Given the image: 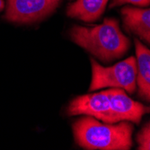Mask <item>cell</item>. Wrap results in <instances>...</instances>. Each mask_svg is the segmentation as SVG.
I'll return each instance as SVG.
<instances>
[{
	"mask_svg": "<svg viewBox=\"0 0 150 150\" xmlns=\"http://www.w3.org/2000/svg\"><path fill=\"white\" fill-rule=\"evenodd\" d=\"M71 40L103 63L123 57L130 46L115 18H105L100 24L75 25L69 30Z\"/></svg>",
	"mask_w": 150,
	"mask_h": 150,
	"instance_id": "1",
	"label": "cell"
},
{
	"mask_svg": "<svg viewBox=\"0 0 150 150\" xmlns=\"http://www.w3.org/2000/svg\"><path fill=\"white\" fill-rule=\"evenodd\" d=\"M76 144L88 150H129L132 147L133 125L129 121L105 123L90 116L77 119L72 125Z\"/></svg>",
	"mask_w": 150,
	"mask_h": 150,
	"instance_id": "2",
	"label": "cell"
},
{
	"mask_svg": "<svg viewBox=\"0 0 150 150\" xmlns=\"http://www.w3.org/2000/svg\"><path fill=\"white\" fill-rule=\"evenodd\" d=\"M91 65L90 92L109 87L120 88L132 94L137 89V66L135 57H129L111 67H103L96 60L91 59Z\"/></svg>",
	"mask_w": 150,
	"mask_h": 150,
	"instance_id": "3",
	"label": "cell"
},
{
	"mask_svg": "<svg viewBox=\"0 0 150 150\" xmlns=\"http://www.w3.org/2000/svg\"><path fill=\"white\" fill-rule=\"evenodd\" d=\"M63 0H6L4 18L13 23L28 24L50 16Z\"/></svg>",
	"mask_w": 150,
	"mask_h": 150,
	"instance_id": "4",
	"label": "cell"
},
{
	"mask_svg": "<svg viewBox=\"0 0 150 150\" xmlns=\"http://www.w3.org/2000/svg\"><path fill=\"white\" fill-rule=\"evenodd\" d=\"M67 114L90 116L105 123L118 122L112 110L107 90L76 97L67 106Z\"/></svg>",
	"mask_w": 150,
	"mask_h": 150,
	"instance_id": "5",
	"label": "cell"
},
{
	"mask_svg": "<svg viewBox=\"0 0 150 150\" xmlns=\"http://www.w3.org/2000/svg\"><path fill=\"white\" fill-rule=\"evenodd\" d=\"M111 107L117 121H129L139 124L142 117L148 112L149 108L129 98L123 89L111 88L107 90Z\"/></svg>",
	"mask_w": 150,
	"mask_h": 150,
	"instance_id": "6",
	"label": "cell"
},
{
	"mask_svg": "<svg viewBox=\"0 0 150 150\" xmlns=\"http://www.w3.org/2000/svg\"><path fill=\"white\" fill-rule=\"evenodd\" d=\"M120 13L125 30L149 44L150 9L148 7L123 6Z\"/></svg>",
	"mask_w": 150,
	"mask_h": 150,
	"instance_id": "7",
	"label": "cell"
},
{
	"mask_svg": "<svg viewBox=\"0 0 150 150\" xmlns=\"http://www.w3.org/2000/svg\"><path fill=\"white\" fill-rule=\"evenodd\" d=\"M137 87L139 97L146 102L150 100V50L139 40L135 39Z\"/></svg>",
	"mask_w": 150,
	"mask_h": 150,
	"instance_id": "8",
	"label": "cell"
},
{
	"mask_svg": "<svg viewBox=\"0 0 150 150\" xmlns=\"http://www.w3.org/2000/svg\"><path fill=\"white\" fill-rule=\"evenodd\" d=\"M109 0H75L67 8V16L85 23L96 22L103 15Z\"/></svg>",
	"mask_w": 150,
	"mask_h": 150,
	"instance_id": "9",
	"label": "cell"
},
{
	"mask_svg": "<svg viewBox=\"0 0 150 150\" xmlns=\"http://www.w3.org/2000/svg\"><path fill=\"white\" fill-rule=\"evenodd\" d=\"M137 142L139 144L138 149L139 150L150 149V124H149V122H147L137 135Z\"/></svg>",
	"mask_w": 150,
	"mask_h": 150,
	"instance_id": "10",
	"label": "cell"
},
{
	"mask_svg": "<svg viewBox=\"0 0 150 150\" xmlns=\"http://www.w3.org/2000/svg\"><path fill=\"white\" fill-rule=\"evenodd\" d=\"M134 5L138 7H149L150 0H112L109 4V8L112 9L116 6L123 5Z\"/></svg>",
	"mask_w": 150,
	"mask_h": 150,
	"instance_id": "11",
	"label": "cell"
},
{
	"mask_svg": "<svg viewBox=\"0 0 150 150\" xmlns=\"http://www.w3.org/2000/svg\"><path fill=\"white\" fill-rule=\"evenodd\" d=\"M6 7V3L4 0H0V12H2Z\"/></svg>",
	"mask_w": 150,
	"mask_h": 150,
	"instance_id": "12",
	"label": "cell"
}]
</instances>
